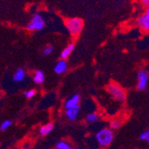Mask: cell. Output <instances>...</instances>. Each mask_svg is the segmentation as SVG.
<instances>
[{
    "instance_id": "cell-1",
    "label": "cell",
    "mask_w": 149,
    "mask_h": 149,
    "mask_svg": "<svg viewBox=\"0 0 149 149\" xmlns=\"http://www.w3.org/2000/svg\"><path fill=\"white\" fill-rule=\"evenodd\" d=\"M114 139V134L112 129L104 128L100 130L96 134V140L97 144L102 147H108L113 143Z\"/></svg>"
},
{
    "instance_id": "cell-2",
    "label": "cell",
    "mask_w": 149,
    "mask_h": 149,
    "mask_svg": "<svg viewBox=\"0 0 149 149\" xmlns=\"http://www.w3.org/2000/svg\"><path fill=\"white\" fill-rule=\"evenodd\" d=\"M66 27L72 36L78 37L83 29V21L76 17L70 18L66 21Z\"/></svg>"
},
{
    "instance_id": "cell-3",
    "label": "cell",
    "mask_w": 149,
    "mask_h": 149,
    "mask_svg": "<svg viewBox=\"0 0 149 149\" xmlns=\"http://www.w3.org/2000/svg\"><path fill=\"white\" fill-rule=\"evenodd\" d=\"M107 90L115 100L119 102H124L126 100V91L118 84H110L107 87Z\"/></svg>"
},
{
    "instance_id": "cell-4",
    "label": "cell",
    "mask_w": 149,
    "mask_h": 149,
    "mask_svg": "<svg viewBox=\"0 0 149 149\" xmlns=\"http://www.w3.org/2000/svg\"><path fill=\"white\" fill-rule=\"evenodd\" d=\"M44 27H45L44 18L39 13H35L31 22L27 25V29L31 31H38L42 30Z\"/></svg>"
},
{
    "instance_id": "cell-5",
    "label": "cell",
    "mask_w": 149,
    "mask_h": 149,
    "mask_svg": "<svg viewBox=\"0 0 149 149\" xmlns=\"http://www.w3.org/2000/svg\"><path fill=\"white\" fill-rule=\"evenodd\" d=\"M137 25L144 33H149V8L146 9L137 20Z\"/></svg>"
},
{
    "instance_id": "cell-6",
    "label": "cell",
    "mask_w": 149,
    "mask_h": 149,
    "mask_svg": "<svg viewBox=\"0 0 149 149\" xmlns=\"http://www.w3.org/2000/svg\"><path fill=\"white\" fill-rule=\"evenodd\" d=\"M148 79H149V74L146 71L141 70L139 72V73H138V86H137L138 90L142 91V90L146 89Z\"/></svg>"
},
{
    "instance_id": "cell-7",
    "label": "cell",
    "mask_w": 149,
    "mask_h": 149,
    "mask_svg": "<svg viewBox=\"0 0 149 149\" xmlns=\"http://www.w3.org/2000/svg\"><path fill=\"white\" fill-rule=\"evenodd\" d=\"M79 113V104L74 107L65 109V115L70 120H75L78 118V114Z\"/></svg>"
},
{
    "instance_id": "cell-8",
    "label": "cell",
    "mask_w": 149,
    "mask_h": 149,
    "mask_svg": "<svg viewBox=\"0 0 149 149\" xmlns=\"http://www.w3.org/2000/svg\"><path fill=\"white\" fill-rule=\"evenodd\" d=\"M79 102H80V97L79 95L78 94H75L72 97H70L69 99H67L65 104H64V108L65 109H68V108H71V107H74L76 105H79Z\"/></svg>"
},
{
    "instance_id": "cell-9",
    "label": "cell",
    "mask_w": 149,
    "mask_h": 149,
    "mask_svg": "<svg viewBox=\"0 0 149 149\" xmlns=\"http://www.w3.org/2000/svg\"><path fill=\"white\" fill-rule=\"evenodd\" d=\"M56 73L57 74H62V73H64L66 71H67V63L65 60L62 59L60 60L55 66V69H54Z\"/></svg>"
},
{
    "instance_id": "cell-10",
    "label": "cell",
    "mask_w": 149,
    "mask_h": 149,
    "mask_svg": "<svg viewBox=\"0 0 149 149\" xmlns=\"http://www.w3.org/2000/svg\"><path fill=\"white\" fill-rule=\"evenodd\" d=\"M74 47H75V45L72 44V43L67 46V47L62 51V53H61V56H61V59L65 60V59L68 58V57L72 55V53L73 52Z\"/></svg>"
},
{
    "instance_id": "cell-11",
    "label": "cell",
    "mask_w": 149,
    "mask_h": 149,
    "mask_svg": "<svg viewBox=\"0 0 149 149\" xmlns=\"http://www.w3.org/2000/svg\"><path fill=\"white\" fill-rule=\"evenodd\" d=\"M25 71L22 68H19L15 71V74H13V81H15V82H22V81L25 79Z\"/></svg>"
},
{
    "instance_id": "cell-12",
    "label": "cell",
    "mask_w": 149,
    "mask_h": 149,
    "mask_svg": "<svg viewBox=\"0 0 149 149\" xmlns=\"http://www.w3.org/2000/svg\"><path fill=\"white\" fill-rule=\"evenodd\" d=\"M33 81L36 84H38V85H40V84L44 83V81H45L44 72L42 71H40V70L36 71V72H35V74L33 76Z\"/></svg>"
},
{
    "instance_id": "cell-13",
    "label": "cell",
    "mask_w": 149,
    "mask_h": 149,
    "mask_svg": "<svg viewBox=\"0 0 149 149\" xmlns=\"http://www.w3.org/2000/svg\"><path fill=\"white\" fill-rule=\"evenodd\" d=\"M53 129H54L53 123H47V124L42 126L41 129H40V130H39L40 135H41V136H47V135L53 130Z\"/></svg>"
},
{
    "instance_id": "cell-14",
    "label": "cell",
    "mask_w": 149,
    "mask_h": 149,
    "mask_svg": "<svg viewBox=\"0 0 149 149\" xmlns=\"http://www.w3.org/2000/svg\"><path fill=\"white\" fill-rule=\"evenodd\" d=\"M99 119V115L96 113H91L89 114H88L87 116V120L88 123H95Z\"/></svg>"
},
{
    "instance_id": "cell-15",
    "label": "cell",
    "mask_w": 149,
    "mask_h": 149,
    "mask_svg": "<svg viewBox=\"0 0 149 149\" xmlns=\"http://www.w3.org/2000/svg\"><path fill=\"white\" fill-rule=\"evenodd\" d=\"M56 147L57 149H70L71 148V146L68 143H67V142H65V141H59L56 144Z\"/></svg>"
},
{
    "instance_id": "cell-16",
    "label": "cell",
    "mask_w": 149,
    "mask_h": 149,
    "mask_svg": "<svg viewBox=\"0 0 149 149\" xmlns=\"http://www.w3.org/2000/svg\"><path fill=\"white\" fill-rule=\"evenodd\" d=\"M12 123H12V120H4L3 123H1V125H0V130H1L2 131L7 130L8 128L11 127Z\"/></svg>"
},
{
    "instance_id": "cell-17",
    "label": "cell",
    "mask_w": 149,
    "mask_h": 149,
    "mask_svg": "<svg viewBox=\"0 0 149 149\" xmlns=\"http://www.w3.org/2000/svg\"><path fill=\"white\" fill-rule=\"evenodd\" d=\"M139 139L146 143H149V130H146L144 132H142L139 136Z\"/></svg>"
},
{
    "instance_id": "cell-18",
    "label": "cell",
    "mask_w": 149,
    "mask_h": 149,
    "mask_svg": "<svg viewBox=\"0 0 149 149\" xmlns=\"http://www.w3.org/2000/svg\"><path fill=\"white\" fill-rule=\"evenodd\" d=\"M36 95V90L35 89H29V90H27L25 93H24V96L26 98H28V99H31L34 96Z\"/></svg>"
},
{
    "instance_id": "cell-19",
    "label": "cell",
    "mask_w": 149,
    "mask_h": 149,
    "mask_svg": "<svg viewBox=\"0 0 149 149\" xmlns=\"http://www.w3.org/2000/svg\"><path fill=\"white\" fill-rule=\"evenodd\" d=\"M120 125H121L120 121L114 120H112V121H111V123H110V128H111L112 130H117V129H119V128L120 127Z\"/></svg>"
},
{
    "instance_id": "cell-20",
    "label": "cell",
    "mask_w": 149,
    "mask_h": 149,
    "mask_svg": "<svg viewBox=\"0 0 149 149\" xmlns=\"http://www.w3.org/2000/svg\"><path fill=\"white\" fill-rule=\"evenodd\" d=\"M54 52V47L53 46H47L45 48H44V50H43V55H45V56H49V55H51V54Z\"/></svg>"
},
{
    "instance_id": "cell-21",
    "label": "cell",
    "mask_w": 149,
    "mask_h": 149,
    "mask_svg": "<svg viewBox=\"0 0 149 149\" xmlns=\"http://www.w3.org/2000/svg\"><path fill=\"white\" fill-rule=\"evenodd\" d=\"M141 4L146 9L149 8V0H141Z\"/></svg>"
}]
</instances>
